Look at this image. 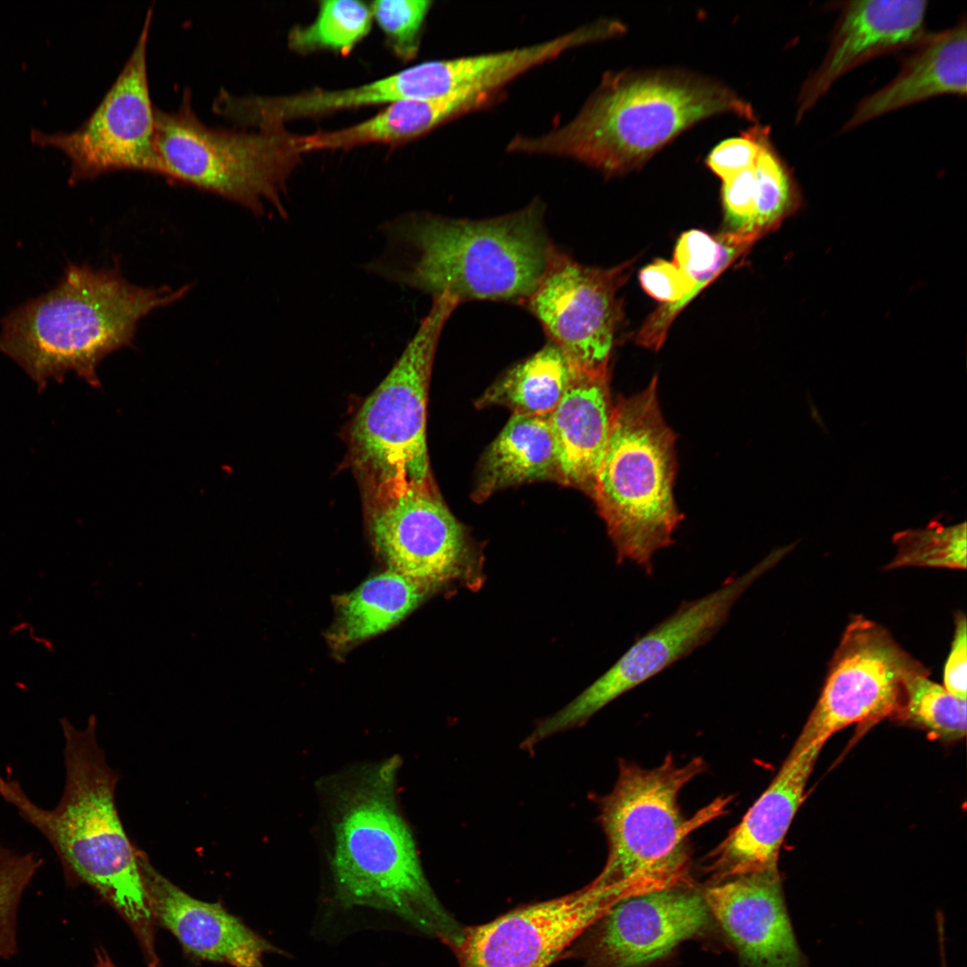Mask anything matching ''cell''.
<instances>
[{"instance_id":"cell-1","label":"cell","mask_w":967,"mask_h":967,"mask_svg":"<svg viewBox=\"0 0 967 967\" xmlns=\"http://www.w3.org/2000/svg\"><path fill=\"white\" fill-rule=\"evenodd\" d=\"M401 759L391 756L347 767L319 787L334 897L404 920L448 946L463 926L442 906L424 872L398 803Z\"/></svg>"},{"instance_id":"cell-2","label":"cell","mask_w":967,"mask_h":967,"mask_svg":"<svg viewBox=\"0 0 967 967\" xmlns=\"http://www.w3.org/2000/svg\"><path fill=\"white\" fill-rule=\"evenodd\" d=\"M724 113L755 119L751 105L729 86L694 72H610L571 120L539 136L517 135L507 150L570 158L606 176L620 175L696 124Z\"/></svg>"},{"instance_id":"cell-3","label":"cell","mask_w":967,"mask_h":967,"mask_svg":"<svg viewBox=\"0 0 967 967\" xmlns=\"http://www.w3.org/2000/svg\"><path fill=\"white\" fill-rule=\"evenodd\" d=\"M382 252L367 271L432 297L526 302L553 246L534 202L517 212L470 220L409 213L384 223Z\"/></svg>"},{"instance_id":"cell-4","label":"cell","mask_w":967,"mask_h":967,"mask_svg":"<svg viewBox=\"0 0 967 967\" xmlns=\"http://www.w3.org/2000/svg\"><path fill=\"white\" fill-rule=\"evenodd\" d=\"M61 727L65 783L56 807H39L18 781L1 773L0 796L47 839L69 880L90 886L121 912L151 958L153 915L140 867L142 851L117 811L119 775L98 744L94 715L83 729L64 718Z\"/></svg>"},{"instance_id":"cell-5","label":"cell","mask_w":967,"mask_h":967,"mask_svg":"<svg viewBox=\"0 0 967 967\" xmlns=\"http://www.w3.org/2000/svg\"><path fill=\"white\" fill-rule=\"evenodd\" d=\"M189 288L139 287L117 267L71 264L54 289L2 320L0 352L25 371L39 392L69 372L99 388L100 362L133 343L143 317L180 300Z\"/></svg>"},{"instance_id":"cell-6","label":"cell","mask_w":967,"mask_h":967,"mask_svg":"<svg viewBox=\"0 0 967 967\" xmlns=\"http://www.w3.org/2000/svg\"><path fill=\"white\" fill-rule=\"evenodd\" d=\"M675 442L660 409L656 377L614 405L592 498L617 562L630 561L647 576L655 553L674 543L683 518L673 494Z\"/></svg>"},{"instance_id":"cell-7","label":"cell","mask_w":967,"mask_h":967,"mask_svg":"<svg viewBox=\"0 0 967 967\" xmlns=\"http://www.w3.org/2000/svg\"><path fill=\"white\" fill-rule=\"evenodd\" d=\"M705 768L701 757L680 766L671 754L653 768L620 762L616 783L601 801L608 857L595 878L597 883L629 896L692 886L688 838L723 815L732 800L730 796L718 797L685 817L679 794Z\"/></svg>"},{"instance_id":"cell-8","label":"cell","mask_w":967,"mask_h":967,"mask_svg":"<svg viewBox=\"0 0 967 967\" xmlns=\"http://www.w3.org/2000/svg\"><path fill=\"white\" fill-rule=\"evenodd\" d=\"M299 137L278 124L252 130L210 126L193 109L188 90L176 110L156 107V147L163 176L220 195L260 216L270 207L287 218V181L304 154Z\"/></svg>"},{"instance_id":"cell-9","label":"cell","mask_w":967,"mask_h":967,"mask_svg":"<svg viewBox=\"0 0 967 967\" xmlns=\"http://www.w3.org/2000/svg\"><path fill=\"white\" fill-rule=\"evenodd\" d=\"M458 305L448 295L432 297L400 356L355 415L350 459L364 487L433 485L425 434L427 394L441 332Z\"/></svg>"},{"instance_id":"cell-10","label":"cell","mask_w":967,"mask_h":967,"mask_svg":"<svg viewBox=\"0 0 967 967\" xmlns=\"http://www.w3.org/2000/svg\"><path fill=\"white\" fill-rule=\"evenodd\" d=\"M785 555L779 548L715 591L684 601L563 709L545 719L531 735L533 742L579 725L620 696L655 677L708 642L727 620L745 592Z\"/></svg>"},{"instance_id":"cell-11","label":"cell","mask_w":967,"mask_h":967,"mask_svg":"<svg viewBox=\"0 0 967 967\" xmlns=\"http://www.w3.org/2000/svg\"><path fill=\"white\" fill-rule=\"evenodd\" d=\"M152 8L124 65L89 118L71 133L32 130L31 140L63 150L71 184L118 170L163 175L156 147V107L148 81L147 42Z\"/></svg>"},{"instance_id":"cell-12","label":"cell","mask_w":967,"mask_h":967,"mask_svg":"<svg viewBox=\"0 0 967 967\" xmlns=\"http://www.w3.org/2000/svg\"><path fill=\"white\" fill-rule=\"evenodd\" d=\"M927 667L881 625L855 615L830 661L820 696L794 745L824 742L857 723L867 728L895 712L906 677Z\"/></svg>"},{"instance_id":"cell-13","label":"cell","mask_w":967,"mask_h":967,"mask_svg":"<svg viewBox=\"0 0 967 967\" xmlns=\"http://www.w3.org/2000/svg\"><path fill=\"white\" fill-rule=\"evenodd\" d=\"M364 503L372 544L389 569L429 589L465 573L466 531L434 484L367 486Z\"/></svg>"},{"instance_id":"cell-14","label":"cell","mask_w":967,"mask_h":967,"mask_svg":"<svg viewBox=\"0 0 967 967\" xmlns=\"http://www.w3.org/2000/svg\"><path fill=\"white\" fill-rule=\"evenodd\" d=\"M629 268V263L610 269L588 267L552 249L544 272L525 303L571 372H609L621 317L617 292Z\"/></svg>"},{"instance_id":"cell-15","label":"cell","mask_w":967,"mask_h":967,"mask_svg":"<svg viewBox=\"0 0 967 967\" xmlns=\"http://www.w3.org/2000/svg\"><path fill=\"white\" fill-rule=\"evenodd\" d=\"M628 896L593 880L554 899L463 927L449 948L458 967H550L600 918Z\"/></svg>"},{"instance_id":"cell-16","label":"cell","mask_w":967,"mask_h":967,"mask_svg":"<svg viewBox=\"0 0 967 967\" xmlns=\"http://www.w3.org/2000/svg\"><path fill=\"white\" fill-rule=\"evenodd\" d=\"M711 914L692 886H675L624 899L593 924L562 955L579 967H643L694 937Z\"/></svg>"},{"instance_id":"cell-17","label":"cell","mask_w":967,"mask_h":967,"mask_svg":"<svg viewBox=\"0 0 967 967\" xmlns=\"http://www.w3.org/2000/svg\"><path fill=\"white\" fill-rule=\"evenodd\" d=\"M702 895L711 916L735 945L741 967H808L777 869L715 883Z\"/></svg>"},{"instance_id":"cell-18","label":"cell","mask_w":967,"mask_h":967,"mask_svg":"<svg viewBox=\"0 0 967 967\" xmlns=\"http://www.w3.org/2000/svg\"><path fill=\"white\" fill-rule=\"evenodd\" d=\"M922 0L849 1L832 31L823 62L802 84L797 101L800 122L843 75L879 56L913 47L925 31Z\"/></svg>"},{"instance_id":"cell-19","label":"cell","mask_w":967,"mask_h":967,"mask_svg":"<svg viewBox=\"0 0 967 967\" xmlns=\"http://www.w3.org/2000/svg\"><path fill=\"white\" fill-rule=\"evenodd\" d=\"M824 745H793L771 784L708 854L706 869L716 883L777 869L782 843Z\"/></svg>"},{"instance_id":"cell-20","label":"cell","mask_w":967,"mask_h":967,"mask_svg":"<svg viewBox=\"0 0 967 967\" xmlns=\"http://www.w3.org/2000/svg\"><path fill=\"white\" fill-rule=\"evenodd\" d=\"M140 867L153 917L194 955L233 967H264V954L278 952L219 903L197 900L160 874L144 851Z\"/></svg>"},{"instance_id":"cell-21","label":"cell","mask_w":967,"mask_h":967,"mask_svg":"<svg viewBox=\"0 0 967 967\" xmlns=\"http://www.w3.org/2000/svg\"><path fill=\"white\" fill-rule=\"evenodd\" d=\"M613 406L609 372H572L562 398L549 414L558 461V483L578 488L592 497L608 441Z\"/></svg>"},{"instance_id":"cell-22","label":"cell","mask_w":967,"mask_h":967,"mask_svg":"<svg viewBox=\"0 0 967 967\" xmlns=\"http://www.w3.org/2000/svg\"><path fill=\"white\" fill-rule=\"evenodd\" d=\"M963 17L953 28L925 34L897 75L855 107L842 133L886 113L941 95L967 92V33Z\"/></svg>"},{"instance_id":"cell-23","label":"cell","mask_w":967,"mask_h":967,"mask_svg":"<svg viewBox=\"0 0 967 967\" xmlns=\"http://www.w3.org/2000/svg\"><path fill=\"white\" fill-rule=\"evenodd\" d=\"M502 93L400 100L352 125L300 135L301 150L307 153L347 150L368 144L405 143L456 117L487 107L501 99Z\"/></svg>"},{"instance_id":"cell-24","label":"cell","mask_w":967,"mask_h":967,"mask_svg":"<svg viewBox=\"0 0 967 967\" xmlns=\"http://www.w3.org/2000/svg\"><path fill=\"white\" fill-rule=\"evenodd\" d=\"M558 461L549 414H513L481 458L473 500L482 502L508 487L557 481Z\"/></svg>"},{"instance_id":"cell-25","label":"cell","mask_w":967,"mask_h":967,"mask_svg":"<svg viewBox=\"0 0 967 967\" xmlns=\"http://www.w3.org/2000/svg\"><path fill=\"white\" fill-rule=\"evenodd\" d=\"M430 590L390 569L367 579L339 598L335 638L346 645L389 629L415 609Z\"/></svg>"},{"instance_id":"cell-26","label":"cell","mask_w":967,"mask_h":967,"mask_svg":"<svg viewBox=\"0 0 967 967\" xmlns=\"http://www.w3.org/2000/svg\"><path fill=\"white\" fill-rule=\"evenodd\" d=\"M572 372L552 342L510 368L476 400L484 408L501 406L516 415H541L553 411L562 398Z\"/></svg>"},{"instance_id":"cell-27","label":"cell","mask_w":967,"mask_h":967,"mask_svg":"<svg viewBox=\"0 0 967 967\" xmlns=\"http://www.w3.org/2000/svg\"><path fill=\"white\" fill-rule=\"evenodd\" d=\"M372 23L371 6L363 1H320L315 19L292 28L287 45L300 55L330 51L347 56L369 34Z\"/></svg>"},{"instance_id":"cell-28","label":"cell","mask_w":967,"mask_h":967,"mask_svg":"<svg viewBox=\"0 0 967 967\" xmlns=\"http://www.w3.org/2000/svg\"><path fill=\"white\" fill-rule=\"evenodd\" d=\"M928 668L909 674L898 706L892 715L946 741L966 735V700L929 680Z\"/></svg>"},{"instance_id":"cell-29","label":"cell","mask_w":967,"mask_h":967,"mask_svg":"<svg viewBox=\"0 0 967 967\" xmlns=\"http://www.w3.org/2000/svg\"><path fill=\"white\" fill-rule=\"evenodd\" d=\"M896 553L886 569L924 567L966 569V523L945 526L930 522L925 527L897 532L893 536Z\"/></svg>"},{"instance_id":"cell-30","label":"cell","mask_w":967,"mask_h":967,"mask_svg":"<svg viewBox=\"0 0 967 967\" xmlns=\"http://www.w3.org/2000/svg\"><path fill=\"white\" fill-rule=\"evenodd\" d=\"M42 863L37 852H17L0 845V958H9L17 951L20 903Z\"/></svg>"},{"instance_id":"cell-31","label":"cell","mask_w":967,"mask_h":967,"mask_svg":"<svg viewBox=\"0 0 967 967\" xmlns=\"http://www.w3.org/2000/svg\"><path fill=\"white\" fill-rule=\"evenodd\" d=\"M432 4L428 0L372 2V21L382 31L389 48L399 60L409 62L416 56Z\"/></svg>"},{"instance_id":"cell-32","label":"cell","mask_w":967,"mask_h":967,"mask_svg":"<svg viewBox=\"0 0 967 967\" xmlns=\"http://www.w3.org/2000/svg\"><path fill=\"white\" fill-rule=\"evenodd\" d=\"M769 128L754 124L740 135L718 143L706 158V167L723 182L750 167L770 140Z\"/></svg>"},{"instance_id":"cell-33","label":"cell","mask_w":967,"mask_h":967,"mask_svg":"<svg viewBox=\"0 0 967 967\" xmlns=\"http://www.w3.org/2000/svg\"><path fill=\"white\" fill-rule=\"evenodd\" d=\"M966 617L959 612L954 618V633L944 669V688L953 696L966 700L967 689Z\"/></svg>"},{"instance_id":"cell-34","label":"cell","mask_w":967,"mask_h":967,"mask_svg":"<svg viewBox=\"0 0 967 967\" xmlns=\"http://www.w3.org/2000/svg\"><path fill=\"white\" fill-rule=\"evenodd\" d=\"M95 967H116L108 954L101 948L96 952Z\"/></svg>"}]
</instances>
